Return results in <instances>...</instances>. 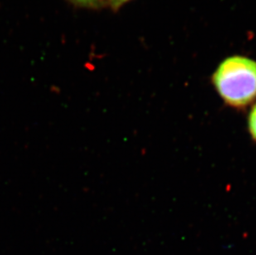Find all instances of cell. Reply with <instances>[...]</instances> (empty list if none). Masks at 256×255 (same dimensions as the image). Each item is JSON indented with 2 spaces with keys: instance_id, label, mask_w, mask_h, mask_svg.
Here are the masks:
<instances>
[{
  "instance_id": "277c9868",
  "label": "cell",
  "mask_w": 256,
  "mask_h": 255,
  "mask_svg": "<svg viewBox=\"0 0 256 255\" xmlns=\"http://www.w3.org/2000/svg\"><path fill=\"white\" fill-rule=\"evenodd\" d=\"M128 0H110V2H112V4L114 7H118L121 4H123L124 2H128Z\"/></svg>"
},
{
  "instance_id": "7a4b0ae2",
  "label": "cell",
  "mask_w": 256,
  "mask_h": 255,
  "mask_svg": "<svg viewBox=\"0 0 256 255\" xmlns=\"http://www.w3.org/2000/svg\"><path fill=\"white\" fill-rule=\"evenodd\" d=\"M249 130L252 137L256 142V104L252 107L249 116Z\"/></svg>"
},
{
  "instance_id": "3957f363",
  "label": "cell",
  "mask_w": 256,
  "mask_h": 255,
  "mask_svg": "<svg viewBox=\"0 0 256 255\" xmlns=\"http://www.w3.org/2000/svg\"><path fill=\"white\" fill-rule=\"evenodd\" d=\"M69 1L82 7H92L99 2V0H69Z\"/></svg>"
},
{
  "instance_id": "6da1fadb",
  "label": "cell",
  "mask_w": 256,
  "mask_h": 255,
  "mask_svg": "<svg viewBox=\"0 0 256 255\" xmlns=\"http://www.w3.org/2000/svg\"><path fill=\"white\" fill-rule=\"evenodd\" d=\"M218 94L234 108H243L256 99V60L234 56L220 63L212 77Z\"/></svg>"
}]
</instances>
